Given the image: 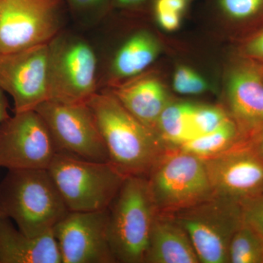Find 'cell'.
<instances>
[{"mask_svg":"<svg viewBox=\"0 0 263 263\" xmlns=\"http://www.w3.org/2000/svg\"><path fill=\"white\" fill-rule=\"evenodd\" d=\"M86 103L105 142L109 162L124 176L146 177L168 150L158 135L133 117L111 92H97Z\"/></svg>","mask_w":263,"mask_h":263,"instance_id":"obj_1","label":"cell"},{"mask_svg":"<svg viewBox=\"0 0 263 263\" xmlns=\"http://www.w3.org/2000/svg\"><path fill=\"white\" fill-rule=\"evenodd\" d=\"M68 212L48 169L8 170L0 181V216L24 234L53 231Z\"/></svg>","mask_w":263,"mask_h":263,"instance_id":"obj_2","label":"cell"},{"mask_svg":"<svg viewBox=\"0 0 263 263\" xmlns=\"http://www.w3.org/2000/svg\"><path fill=\"white\" fill-rule=\"evenodd\" d=\"M108 212L109 238L117 262H144L157 214L147 178L126 177Z\"/></svg>","mask_w":263,"mask_h":263,"instance_id":"obj_3","label":"cell"},{"mask_svg":"<svg viewBox=\"0 0 263 263\" xmlns=\"http://www.w3.org/2000/svg\"><path fill=\"white\" fill-rule=\"evenodd\" d=\"M48 171L69 212L106 210L127 177L110 162L65 152H57Z\"/></svg>","mask_w":263,"mask_h":263,"instance_id":"obj_4","label":"cell"},{"mask_svg":"<svg viewBox=\"0 0 263 263\" xmlns=\"http://www.w3.org/2000/svg\"><path fill=\"white\" fill-rule=\"evenodd\" d=\"M147 179L160 214L184 210L214 195L203 159L179 149L167 150Z\"/></svg>","mask_w":263,"mask_h":263,"instance_id":"obj_5","label":"cell"},{"mask_svg":"<svg viewBox=\"0 0 263 263\" xmlns=\"http://www.w3.org/2000/svg\"><path fill=\"white\" fill-rule=\"evenodd\" d=\"M171 215L186 230L200 262H229L230 241L243 224L241 202L214 194Z\"/></svg>","mask_w":263,"mask_h":263,"instance_id":"obj_6","label":"cell"},{"mask_svg":"<svg viewBox=\"0 0 263 263\" xmlns=\"http://www.w3.org/2000/svg\"><path fill=\"white\" fill-rule=\"evenodd\" d=\"M49 46V100L86 103L97 93L95 50L81 38L58 35Z\"/></svg>","mask_w":263,"mask_h":263,"instance_id":"obj_7","label":"cell"},{"mask_svg":"<svg viewBox=\"0 0 263 263\" xmlns=\"http://www.w3.org/2000/svg\"><path fill=\"white\" fill-rule=\"evenodd\" d=\"M63 0H0V54L49 43L58 35Z\"/></svg>","mask_w":263,"mask_h":263,"instance_id":"obj_8","label":"cell"},{"mask_svg":"<svg viewBox=\"0 0 263 263\" xmlns=\"http://www.w3.org/2000/svg\"><path fill=\"white\" fill-rule=\"evenodd\" d=\"M34 110L46 122L57 152L88 160L109 162L105 142L87 103L48 100Z\"/></svg>","mask_w":263,"mask_h":263,"instance_id":"obj_9","label":"cell"},{"mask_svg":"<svg viewBox=\"0 0 263 263\" xmlns=\"http://www.w3.org/2000/svg\"><path fill=\"white\" fill-rule=\"evenodd\" d=\"M57 148L36 110L14 113L0 126V167L48 169Z\"/></svg>","mask_w":263,"mask_h":263,"instance_id":"obj_10","label":"cell"},{"mask_svg":"<svg viewBox=\"0 0 263 263\" xmlns=\"http://www.w3.org/2000/svg\"><path fill=\"white\" fill-rule=\"evenodd\" d=\"M49 43L0 54V89L13 99L14 113L49 100Z\"/></svg>","mask_w":263,"mask_h":263,"instance_id":"obj_11","label":"cell"},{"mask_svg":"<svg viewBox=\"0 0 263 263\" xmlns=\"http://www.w3.org/2000/svg\"><path fill=\"white\" fill-rule=\"evenodd\" d=\"M62 263L117 262L109 238L108 209L68 212L53 229Z\"/></svg>","mask_w":263,"mask_h":263,"instance_id":"obj_12","label":"cell"},{"mask_svg":"<svg viewBox=\"0 0 263 263\" xmlns=\"http://www.w3.org/2000/svg\"><path fill=\"white\" fill-rule=\"evenodd\" d=\"M203 160L215 195L242 202L263 193V160L249 145Z\"/></svg>","mask_w":263,"mask_h":263,"instance_id":"obj_13","label":"cell"},{"mask_svg":"<svg viewBox=\"0 0 263 263\" xmlns=\"http://www.w3.org/2000/svg\"><path fill=\"white\" fill-rule=\"evenodd\" d=\"M228 104L242 134L263 127V65L246 58L233 67L227 85Z\"/></svg>","mask_w":263,"mask_h":263,"instance_id":"obj_14","label":"cell"},{"mask_svg":"<svg viewBox=\"0 0 263 263\" xmlns=\"http://www.w3.org/2000/svg\"><path fill=\"white\" fill-rule=\"evenodd\" d=\"M0 263H62L53 231L29 236L0 216Z\"/></svg>","mask_w":263,"mask_h":263,"instance_id":"obj_15","label":"cell"},{"mask_svg":"<svg viewBox=\"0 0 263 263\" xmlns=\"http://www.w3.org/2000/svg\"><path fill=\"white\" fill-rule=\"evenodd\" d=\"M144 262H200L186 230L171 214L157 212Z\"/></svg>","mask_w":263,"mask_h":263,"instance_id":"obj_16","label":"cell"},{"mask_svg":"<svg viewBox=\"0 0 263 263\" xmlns=\"http://www.w3.org/2000/svg\"><path fill=\"white\" fill-rule=\"evenodd\" d=\"M111 93L133 117L154 131L161 114L170 103L163 85L154 78L121 85Z\"/></svg>","mask_w":263,"mask_h":263,"instance_id":"obj_17","label":"cell"},{"mask_svg":"<svg viewBox=\"0 0 263 263\" xmlns=\"http://www.w3.org/2000/svg\"><path fill=\"white\" fill-rule=\"evenodd\" d=\"M159 53L160 45L151 33H135L116 53L110 67L111 75L115 79L138 76L155 61Z\"/></svg>","mask_w":263,"mask_h":263,"instance_id":"obj_18","label":"cell"},{"mask_svg":"<svg viewBox=\"0 0 263 263\" xmlns=\"http://www.w3.org/2000/svg\"><path fill=\"white\" fill-rule=\"evenodd\" d=\"M197 104L170 103L161 114L155 132L167 149L179 146L197 137L195 113Z\"/></svg>","mask_w":263,"mask_h":263,"instance_id":"obj_19","label":"cell"},{"mask_svg":"<svg viewBox=\"0 0 263 263\" xmlns=\"http://www.w3.org/2000/svg\"><path fill=\"white\" fill-rule=\"evenodd\" d=\"M239 135L236 123L230 117L214 130L190 140L177 149L202 159L208 158L234 146Z\"/></svg>","mask_w":263,"mask_h":263,"instance_id":"obj_20","label":"cell"},{"mask_svg":"<svg viewBox=\"0 0 263 263\" xmlns=\"http://www.w3.org/2000/svg\"><path fill=\"white\" fill-rule=\"evenodd\" d=\"M228 262H263V238L243 224L233 235L228 251Z\"/></svg>","mask_w":263,"mask_h":263,"instance_id":"obj_21","label":"cell"},{"mask_svg":"<svg viewBox=\"0 0 263 263\" xmlns=\"http://www.w3.org/2000/svg\"><path fill=\"white\" fill-rule=\"evenodd\" d=\"M216 6L227 18L246 22L263 16V0H216Z\"/></svg>","mask_w":263,"mask_h":263,"instance_id":"obj_22","label":"cell"},{"mask_svg":"<svg viewBox=\"0 0 263 263\" xmlns=\"http://www.w3.org/2000/svg\"><path fill=\"white\" fill-rule=\"evenodd\" d=\"M173 87L176 92L184 95H201L211 89L210 85L202 76L184 65L179 66L175 71Z\"/></svg>","mask_w":263,"mask_h":263,"instance_id":"obj_23","label":"cell"},{"mask_svg":"<svg viewBox=\"0 0 263 263\" xmlns=\"http://www.w3.org/2000/svg\"><path fill=\"white\" fill-rule=\"evenodd\" d=\"M229 118L224 110L219 107L197 105L195 113L197 137L214 130Z\"/></svg>","mask_w":263,"mask_h":263,"instance_id":"obj_24","label":"cell"},{"mask_svg":"<svg viewBox=\"0 0 263 263\" xmlns=\"http://www.w3.org/2000/svg\"><path fill=\"white\" fill-rule=\"evenodd\" d=\"M241 204L243 224L263 238V193Z\"/></svg>","mask_w":263,"mask_h":263,"instance_id":"obj_25","label":"cell"},{"mask_svg":"<svg viewBox=\"0 0 263 263\" xmlns=\"http://www.w3.org/2000/svg\"><path fill=\"white\" fill-rule=\"evenodd\" d=\"M72 13L82 16H100L112 7V0H65Z\"/></svg>","mask_w":263,"mask_h":263,"instance_id":"obj_26","label":"cell"},{"mask_svg":"<svg viewBox=\"0 0 263 263\" xmlns=\"http://www.w3.org/2000/svg\"><path fill=\"white\" fill-rule=\"evenodd\" d=\"M243 51L246 58L263 65V29L246 43Z\"/></svg>","mask_w":263,"mask_h":263,"instance_id":"obj_27","label":"cell"},{"mask_svg":"<svg viewBox=\"0 0 263 263\" xmlns=\"http://www.w3.org/2000/svg\"><path fill=\"white\" fill-rule=\"evenodd\" d=\"M154 13L159 25L164 30L173 32L179 28L183 14L170 11H154Z\"/></svg>","mask_w":263,"mask_h":263,"instance_id":"obj_28","label":"cell"},{"mask_svg":"<svg viewBox=\"0 0 263 263\" xmlns=\"http://www.w3.org/2000/svg\"><path fill=\"white\" fill-rule=\"evenodd\" d=\"M153 0H112V7L121 9L134 10L142 8Z\"/></svg>","mask_w":263,"mask_h":263,"instance_id":"obj_29","label":"cell"},{"mask_svg":"<svg viewBox=\"0 0 263 263\" xmlns=\"http://www.w3.org/2000/svg\"><path fill=\"white\" fill-rule=\"evenodd\" d=\"M249 146L263 160V127L249 137Z\"/></svg>","mask_w":263,"mask_h":263,"instance_id":"obj_30","label":"cell"},{"mask_svg":"<svg viewBox=\"0 0 263 263\" xmlns=\"http://www.w3.org/2000/svg\"><path fill=\"white\" fill-rule=\"evenodd\" d=\"M8 108L9 104L6 94L0 89V126L10 116L8 113Z\"/></svg>","mask_w":263,"mask_h":263,"instance_id":"obj_31","label":"cell"},{"mask_svg":"<svg viewBox=\"0 0 263 263\" xmlns=\"http://www.w3.org/2000/svg\"><path fill=\"white\" fill-rule=\"evenodd\" d=\"M186 1L188 2L189 3H191V2L194 1V0H186Z\"/></svg>","mask_w":263,"mask_h":263,"instance_id":"obj_32","label":"cell"}]
</instances>
